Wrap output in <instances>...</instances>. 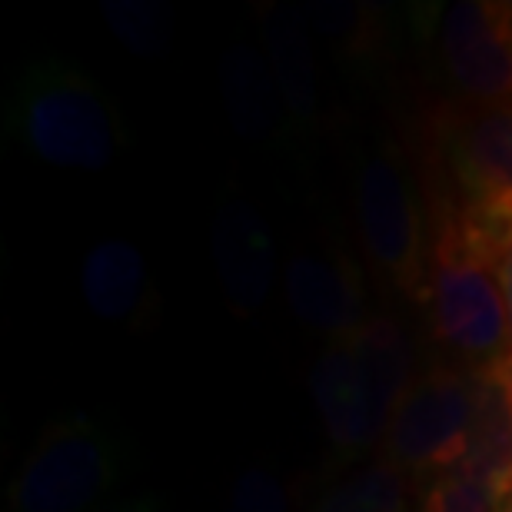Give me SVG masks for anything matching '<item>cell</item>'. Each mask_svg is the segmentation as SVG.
<instances>
[{"label":"cell","instance_id":"6da1fadb","mask_svg":"<svg viewBox=\"0 0 512 512\" xmlns=\"http://www.w3.org/2000/svg\"><path fill=\"white\" fill-rule=\"evenodd\" d=\"M413 380V343L396 313L376 310L353 336L323 343L310 393L336 463H356L383 443Z\"/></svg>","mask_w":512,"mask_h":512},{"label":"cell","instance_id":"7a4b0ae2","mask_svg":"<svg viewBox=\"0 0 512 512\" xmlns=\"http://www.w3.org/2000/svg\"><path fill=\"white\" fill-rule=\"evenodd\" d=\"M423 306L429 330L469 370H486L509 353L506 303L496 253L456 200L429 203V260Z\"/></svg>","mask_w":512,"mask_h":512},{"label":"cell","instance_id":"3957f363","mask_svg":"<svg viewBox=\"0 0 512 512\" xmlns=\"http://www.w3.org/2000/svg\"><path fill=\"white\" fill-rule=\"evenodd\" d=\"M4 127L34 160L74 173L110 170L130 143L100 84L60 57H37L20 70Z\"/></svg>","mask_w":512,"mask_h":512},{"label":"cell","instance_id":"277c9868","mask_svg":"<svg viewBox=\"0 0 512 512\" xmlns=\"http://www.w3.org/2000/svg\"><path fill=\"white\" fill-rule=\"evenodd\" d=\"M124 476L120 429L77 409L40 429L7 486V512H97Z\"/></svg>","mask_w":512,"mask_h":512},{"label":"cell","instance_id":"5b68a950","mask_svg":"<svg viewBox=\"0 0 512 512\" xmlns=\"http://www.w3.org/2000/svg\"><path fill=\"white\" fill-rule=\"evenodd\" d=\"M360 240L370 263L399 296L423 306L429 210H423L409 157L389 137L376 140L353 183Z\"/></svg>","mask_w":512,"mask_h":512},{"label":"cell","instance_id":"8992f818","mask_svg":"<svg viewBox=\"0 0 512 512\" xmlns=\"http://www.w3.org/2000/svg\"><path fill=\"white\" fill-rule=\"evenodd\" d=\"M429 67L453 107L512 104V0L426 7Z\"/></svg>","mask_w":512,"mask_h":512},{"label":"cell","instance_id":"52a82bcc","mask_svg":"<svg viewBox=\"0 0 512 512\" xmlns=\"http://www.w3.org/2000/svg\"><path fill=\"white\" fill-rule=\"evenodd\" d=\"M479 370L456 360L433 363L413 380L386 429L383 449L409 479H433L463 466L476 419Z\"/></svg>","mask_w":512,"mask_h":512},{"label":"cell","instance_id":"ba28073f","mask_svg":"<svg viewBox=\"0 0 512 512\" xmlns=\"http://www.w3.org/2000/svg\"><path fill=\"white\" fill-rule=\"evenodd\" d=\"M443 193L486 240L512 227V104L449 107L436 130Z\"/></svg>","mask_w":512,"mask_h":512},{"label":"cell","instance_id":"9c48e42d","mask_svg":"<svg viewBox=\"0 0 512 512\" xmlns=\"http://www.w3.org/2000/svg\"><path fill=\"white\" fill-rule=\"evenodd\" d=\"M283 293L293 320L326 343L346 340L370 320L360 263L343 247H303L283 266Z\"/></svg>","mask_w":512,"mask_h":512},{"label":"cell","instance_id":"30bf717a","mask_svg":"<svg viewBox=\"0 0 512 512\" xmlns=\"http://www.w3.org/2000/svg\"><path fill=\"white\" fill-rule=\"evenodd\" d=\"M210 250L230 310L243 320L263 313L276 286V237L247 197L227 193L217 203Z\"/></svg>","mask_w":512,"mask_h":512},{"label":"cell","instance_id":"8fae6325","mask_svg":"<svg viewBox=\"0 0 512 512\" xmlns=\"http://www.w3.org/2000/svg\"><path fill=\"white\" fill-rule=\"evenodd\" d=\"M260 47L280 90L296 140H310L323 127V74L313 30L303 10L290 4H260Z\"/></svg>","mask_w":512,"mask_h":512},{"label":"cell","instance_id":"7c38bea8","mask_svg":"<svg viewBox=\"0 0 512 512\" xmlns=\"http://www.w3.org/2000/svg\"><path fill=\"white\" fill-rule=\"evenodd\" d=\"M217 74L227 120L243 140L253 147H286L296 140L263 47L243 44V40L227 44Z\"/></svg>","mask_w":512,"mask_h":512},{"label":"cell","instance_id":"4fadbf2b","mask_svg":"<svg viewBox=\"0 0 512 512\" xmlns=\"http://www.w3.org/2000/svg\"><path fill=\"white\" fill-rule=\"evenodd\" d=\"M80 293L87 310L104 323L143 326L153 310L147 260L130 240L110 237L87 250L80 266Z\"/></svg>","mask_w":512,"mask_h":512},{"label":"cell","instance_id":"5bb4252c","mask_svg":"<svg viewBox=\"0 0 512 512\" xmlns=\"http://www.w3.org/2000/svg\"><path fill=\"white\" fill-rule=\"evenodd\" d=\"M459 469L479 479L503 506L512 503V416L489 366L479 370L476 419L469 429V449Z\"/></svg>","mask_w":512,"mask_h":512},{"label":"cell","instance_id":"9a60e30c","mask_svg":"<svg viewBox=\"0 0 512 512\" xmlns=\"http://www.w3.org/2000/svg\"><path fill=\"white\" fill-rule=\"evenodd\" d=\"M306 24L336 57L366 64L383 54L386 44V17L380 7L370 4H306Z\"/></svg>","mask_w":512,"mask_h":512},{"label":"cell","instance_id":"2e32d148","mask_svg":"<svg viewBox=\"0 0 512 512\" xmlns=\"http://www.w3.org/2000/svg\"><path fill=\"white\" fill-rule=\"evenodd\" d=\"M409 496V476L383 456L326 486L310 512H409Z\"/></svg>","mask_w":512,"mask_h":512},{"label":"cell","instance_id":"e0dca14e","mask_svg":"<svg viewBox=\"0 0 512 512\" xmlns=\"http://www.w3.org/2000/svg\"><path fill=\"white\" fill-rule=\"evenodd\" d=\"M104 20L114 37L140 57L163 54L173 40V10L153 0H107Z\"/></svg>","mask_w":512,"mask_h":512},{"label":"cell","instance_id":"ac0fdd59","mask_svg":"<svg viewBox=\"0 0 512 512\" xmlns=\"http://www.w3.org/2000/svg\"><path fill=\"white\" fill-rule=\"evenodd\" d=\"M419 512H506V506L466 469H453L426 479L419 493Z\"/></svg>","mask_w":512,"mask_h":512},{"label":"cell","instance_id":"d6986e66","mask_svg":"<svg viewBox=\"0 0 512 512\" xmlns=\"http://www.w3.org/2000/svg\"><path fill=\"white\" fill-rule=\"evenodd\" d=\"M227 512H290V493L280 469L263 456L250 459L233 479Z\"/></svg>","mask_w":512,"mask_h":512},{"label":"cell","instance_id":"ffe728a7","mask_svg":"<svg viewBox=\"0 0 512 512\" xmlns=\"http://www.w3.org/2000/svg\"><path fill=\"white\" fill-rule=\"evenodd\" d=\"M496 276H499V290H503V303H506L509 350H512V230H506L496 243Z\"/></svg>","mask_w":512,"mask_h":512},{"label":"cell","instance_id":"44dd1931","mask_svg":"<svg viewBox=\"0 0 512 512\" xmlns=\"http://www.w3.org/2000/svg\"><path fill=\"white\" fill-rule=\"evenodd\" d=\"M489 373H493V380L499 383V389H503L506 409H509V416H512V350L499 356V360L489 366Z\"/></svg>","mask_w":512,"mask_h":512},{"label":"cell","instance_id":"7402d4cb","mask_svg":"<svg viewBox=\"0 0 512 512\" xmlns=\"http://www.w3.org/2000/svg\"><path fill=\"white\" fill-rule=\"evenodd\" d=\"M104 512H167V506H163V499L157 496H137V499H130V503L110 506Z\"/></svg>","mask_w":512,"mask_h":512},{"label":"cell","instance_id":"603a6c76","mask_svg":"<svg viewBox=\"0 0 512 512\" xmlns=\"http://www.w3.org/2000/svg\"><path fill=\"white\" fill-rule=\"evenodd\" d=\"M506 512H512V503H509V506H506Z\"/></svg>","mask_w":512,"mask_h":512}]
</instances>
